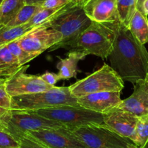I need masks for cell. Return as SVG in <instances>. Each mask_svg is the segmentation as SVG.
I'll use <instances>...</instances> for the list:
<instances>
[{
  "label": "cell",
  "instance_id": "12",
  "mask_svg": "<svg viewBox=\"0 0 148 148\" xmlns=\"http://www.w3.org/2000/svg\"><path fill=\"white\" fill-rule=\"evenodd\" d=\"M103 114L104 124L119 135L130 139L134 143L138 117L118 107Z\"/></svg>",
  "mask_w": 148,
  "mask_h": 148
},
{
  "label": "cell",
  "instance_id": "1",
  "mask_svg": "<svg viewBox=\"0 0 148 148\" xmlns=\"http://www.w3.org/2000/svg\"><path fill=\"white\" fill-rule=\"evenodd\" d=\"M108 59L111 66L124 81L134 84L145 79L148 72V52L129 28L119 23L114 49Z\"/></svg>",
  "mask_w": 148,
  "mask_h": 148
},
{
  "label": "cell",
  "instance_id": "5",
  "mask_svg": "<svg viewBox=\"0 0 148 148\" xmlns=\"http://www.w3.org/2000/svg\"><path fill=\"white\" fill-rule=\"evenodd\" d=\"M124 81L107 64L83 79L69 86L73 95L79 98L90 93L104 91H120L124 88Z\"/></svg>",
  "mask_w": 148,
  "mask_h": 148
},
{
  "label": "cell",
  "instance_id": "20",
  "mask_svg": "<svg viewBox=\"0 0 148 148\" xmlns=\"http://www.w3.org/2000/svg\"><path fill=\"white\" fill-rule=\"evenodd\" d=\"M36 27L30 25L28 23L18 26L7 27L4 26L0 28V47L6 46L9 43L18 40L22 36L31 31Z\"/></svg>",
  "mask_w": 148,
  "mask_h": 148
},
{
  "label": "cell",
  "instance_id": "24",
  "mask_svg": "<svg viewBox=\"0 0 148 148\" xmlns=\"http://www.w3.org/2000/svg\"><path fill=\"white\" fill-rule=\"evenodd\" d=\"M148 142V114L139 116L136 126V137L134 144L143 148Z\"/></svg>",
  "mask_w": 148,
  "mask_h": 148
},
{
  "label": "cell",
  "instance_id": "36",
  "mask_svg": "<svg viewBox=\"0 0 148 148\" xmlns=\"http://www.w3.org/2000/svg\"><path fill=\"white\" fill-rule=\"evenodd\" d=\"M145 80L147 81V82H148V72H147V75H146V77H145Z\"/></svg>",
  "mask_w": 148,
  "mask_h": 148
},
{
  "label": "cell",
  "instance_id": "19",
  "mask_svg": "<svg viewBox=\"0 0 148 148\" xmlns=\"http://www.w3.org/2000/svg\"><path fill=\"white\" fill-rule=\"evenodd\" d=\"M25 4V0H3L0 4V28L7 25Z\"/></svg>",
  "mask_w": 148,
  "mask_h": 148
},
{
  "label": "cell",
  "instance_id": "35",
  "mask_svg": "<svg viewBox=\"0 0 148 148\" xmlns=\"http://www.w3.org/2000/svg\"><path fill=\"white\" fill-rule=\"evenodd\" d=\"M127 148H140V147H137V145H134V143H133V144H132V145H130V146H129Z\"/></svg>",
  "mask_w": 148,
  "mask_h": 148
},
{
  "label": "cell",
  "instance_id": "15",
  "mask_svg": "<svg viewBox=\"0 0 148 148\" xmlns=\"http://www.w3.org/2000/svg\"><path fill=\"white\" fill-rule=\"evenodd\" d=\"M118 108L132 113L136 116L148 114V82L141 79L134 84V92L127 99L122 100Z\"/></svg>",
  "mask_w": 148,
  "mask_h": 148
},
{
  "label": "cell",
  "instance_id": "30",
  "mask_svg": "<svg viewBox=\"0 0 148 148\" xmlns=\"http://www.w3.org/2000/svg\"><path fill=\"white\" fill-rule=\"evenodd\" d=\"M46 0H25L26 4L30 5H40L43 4Z\"/></svg>",
  "mask_w": 148,
  "mask_h": 148
},
{
  "label": "cell",
  "instance_id": "34",
  "mask_svg": "<svg viewBox=\"0 0 148 148\" xmlns=\"http://www.w3.org/2000/svg\"><path fill=\"white\" fill-rule=\"evenodd\" d=\"M4 82H5V79L2 77H0V85H4Z\"/></svg>",
  "mask_w": 148,
  "mask_h": 148
},
{
  "label": "cell",
  "instance_id": "13",
  "mask_svg": "<svg viewBox=\"0 0 148 148\" xmlns=\"http://www.w3.org/2000/svg\"><path fill=\"white\" fill-rule=\"evenodd\" d=\"M121 101L120 91L94 92L77 98V102L80 106L101 114L118 107Z\"/></svg>",
  "mask_w": 148,
  "mask_h": 148
},
{
  "label": "cell",
  "instance_id": "18",
  "mask_svg": "<svg viewBox=\"0 0 148 148\" xmlns=\"http://www.w3.org/2000/svg\"><path fill=\"white\" fill-rule=\"evenodd\" d=\"M21 66L17 58L10 52L7 46L0 47V77H10L15 74Z\"/></svg>",
  "mask_w": 148,
  "mask_h": 148
},
{
  "label": "cell",
  "instance_id": "4",
  "mask_svg": "<svg viewBox=\"0 0 148 148\" xmlns=\"http://www.w3.org/2000/svg\"><path fill=\"white\" fill-rule=\"evenodd\" d=\"M62 106H80L69 87H53L47 90L12 97V110L36 111Z\"/></svg>",
  "mask_w": 148,
  "mask_h": 148
},
{
  "label": "cell",
  "instance_id": "7",
  "mask_svg": "<svg viewBox=\"0 0 148 148\" xmlns=\"http://www.w3.org/2000/svg\"><path fill=\"white\" fill-rule=\"evenodd\" d=\"M30 111L57 121L68 130L90 124H104L103 114L90 111L82 106H62Z\"/></svg>",
  "mask_w": 148,
  "mask_h": 148
},
{
  "label": "cell",
  "instance_id": "16",
  "mask_svg": "<svg viewBox=\"0 0 148 148\" xmlns=\"http://www.w3.org/2000/svg\"><path fill=\"white\" fill-rule=\"evenodd\" d=\"M88 56L85 52L82 51H71L65 59H60L56 67L59 69V75L62 79H69L76 77L77 74V64L82 59Z\"/></svg>",
  "mask_w": 148,
  "mask_h": 148
},
{
  "label": "cell",
  "instance_id": "33",
  "mask_svg": "<svg viewBox=\"0 0 148 148\" xmlns=\"http://www.w3.org/2000/svg\"><path fill=\"white\" fill-rule=\"evenodd\" d=\"M144 1H145V0H137V9H139L140 10H141L142 5H143Z\"/></svg>",
  "mask_w": 148,
  "mask_h": 148
},
{
  "label": "cell",
  "instance_id": "25",
  "mask_svg": "<svg viewBox=\"0 0 148 148\" xmlns=\"http://www.w3.org/2000/svg\"><path fill=\"white\" fill-rule=\"evenodd\" d=\"M6 46L8 48L9 50L10 51V52L17 58L21 66L27 64L28 62H30V61L36 58V56L25 51L20 46V43H19L17 40L10 42V43H9Z\"/></svg>",
  "mask_w": 148,
  "mask_h": 148
},
{
  "label": "cell",
  "instance_id": "32",
  "mask_svg": "<svg viewBox=\"0 0 148 148\" xmlns=\"http://www.w3.org/2000/svg\"><path fill=\"white\" fill-rule=\"evenodd\" d=\"M87 0H72L71 2L73 3L75 5L77 6H83V4H85V2Z\"/></svg>",
  "mask_w": 148,
  "mask_h": 148
},
{
  "label": "cell",
  "instance_id": "38",
  "mask_svg": "<svg viewBox=\"0 0 148 148\" xmlns=\"http://www.w3.org/2000/svg\"><path fill=\"white\" fill-rule=\"evenodd\" d=\"M2 1H3V0H0V4H1V3L2 2Z\"/></svg>",
  "mask_w": 148,
  "mask_h": 148
},
{
  "label": "cell",
  "instance_id": "23",
  "mask_svg": "<svg viewBox=\"0 0 148 148\" xmlns=\"http://www.w3.org/2000/svg\"><path fill=\"white\" fill-rule=\"evenodd\" d=\"M42 8L40 5H30L25 4L21 10H20L17 15L8 23L6 26L12 27V26H18L26 24L28 23L32 17Z\"/></svg>",
  "mask_w": 148,
  "mask_h": 148
},
{
  "label": "cell",
  "instance_id": "14",
  "mask_svg": "<svg viewBox=\"0 0 148 148\" xmlns=\"http://www.w3.org/2000/svg\"><path fill=\"white\" fill-rule=\"evenodd\" d=\"M86 15L93 22H119L116 0H87L82 6Z\"/></svg>",
  "mask_w": 148,
  "mask_h": 148
},
{
  "label": "cell",
  "instance_id": "9",
  "mask_svg": "<svg viewBox=\"0 0 148 148\" xmlns=\"http://www.w3.org/2000/svg\"><path fill=\"white\" fill-rule=\"evenodd\" d=\"M49 21L37 26L17 40L25 51L36 57L62 39V34L50 27Z\"/></svg>",
  "mask_w": 148,
  "mask_h": 148
},
{
  "label": "cell",
  "instance_id": "21",
  "mask_svg": "<svg viewBox=\"0 0 148 148\" xmlns=\"http://www.w3.org/2000/svg\"><path fill=\"white\" fill-rule=\"evenodd\" d=\"M137 7V0H116L119 20L122 25L128 28Z\"/></svg>",
  "mask_w": 148,
  "mask_h": 148
},
{
  "label": "cell",
  "instance_id": "26",
  "mask_svg": "<svg viewBox=\"0 0 148 148\" xmlns=\"http://www.w3.org/2000/svg\"><path fill=\"white\" fill-rule=\"evenodd\" d=\"M20 143L8 130L0 124V148H18Z\"/></svg>",
  "mask_w": 148,
  "mask_h": 148
},
{
  "label": "cell",
  "instance_id": "27",
  "mask_svg": "<svg viewBox=\"0 0 148 148\" xmlns=\"http://www.w3.org/2000/svg\"><path fill=\"white\" fill-rule=\"evenodd\" d=\"M12 110V97L7 92L4 84L0 85V120Z\"/></svg>",
  "mask_w": 148,
  "mask_h": 148
},
{
  "label": "cell",
  "instance_id": "3",
  "mask_svg": "<svg viewBox=\"0 0 148 148\" xmlns=\"http://www.w3.org/2000/svg\"><path fill=\"white\" fill-rule=\"evenodd\" d=\"M92 22L86 15L82 6L72 4L49 21L50 27L62 36V40L51 48L49 51L59 48L70 50L78 37L90 25Z\"/></svg>",
  "mask_w": 148,
  "mask_h": 148
},
{
  "label": "cell",
  "instance_id": "17",
  "mask_svg": "<svg viewBox=\"0 0 148 148\" xmlns=\"http://www.w3.org/2000/svg\"><path fill=\"white\" fill-rule=\"evenodd\" d=\"M129 30L141 44L145 45L148 42V19L141 10L137 9L130 20Z\"/></svg>",
  "mask_w": 148,
  "mask_h": 148
},
{
  "label": "cell",
  "instance_id": "31",
  "mask_svg": "<svg viewBox=\"0 0 148 148\" xmlns=\"http://www.w3.org/2000/svg\"><path fill=\"white\" fill-rule=\"evenodd\" d=\"M141 11L146 15H148V0H145L142 5Z\"/></svg>",
  "mask_w": 148,
  "mask_h": 148
},
{
  "label": "cell",
  "instance_id": "10",
  "mask_svg": "<svg viewBox=\"0 0 148 148\" xmlns=\"http://www.w3.org/2000/svg\"><path fill=\"white\" fill-rule=\"evenodd\" d=\"M29 65H23L15 74L5 79V88L11 97L42 92L53 88L48 85L40 76L26 73Z\"/></svg>",
  "mask_w": 148,
  "mask_h": 148
},
{
  "label": "cell",
  "instance_id": "6",
  "mask_svg": "<svg viewBox=\"0 0 148 148\" xmlns=\"http://www.w3.org/2000/svg\"><path fill=\"white\" fill-rule=\"evenodd\" d=\"M0 124L5 127L17 140H20L30 132L66 128L60 123L33 111L21 110H12L0 120Z\"/></svg>",
  "mask_w": 148,
  "mask_h": 148
},
{
  "label": "cell",
  "instance_id": "37",
  "mask_svg": "<svg viewBox=\"0 0 148 148\" xmlns=\"http://www.w3.org/2000/svg\"><path fill=\"white\" fill-rule=\"evenodd\" d=\"M143 148H148V142H147V144H146L145 145L144 147H143Z\"/></svg>",
  "mask_w": 148,
  "mask_h": 148
},
{
  "label": "cell",
  "instance_id": "2",
  "mask_svg": "<svg viewBox=\"0 0 148 148\" xmlns=\"http://www.w3.org/2000/svg\"><path fill=\"white\" fill-rule=\"evenodd\" d=\"M119 22L98 23L90 25L80 34L71 47L70 51L78 50L92 54L102 59H108L114 49Z\"/></svg>",
  "mask_w": 148,
  "mask_h": 148
},
{
  "label": "cell",
  "instance_id": "29",
  "mask_svg": "<svg viewBox=\"0 0 148 148\" xmlns=\"http://www.w3.org/2000/svg\"><path fill=\"white\" fill-rule=\"evenodd\" d=\"M72 0H46L41 4L42 8H55L64 6L71 2Z\"/></svg>",
  "mask_w": 148,
  "mask_h": 148
},
{
  "label": "cell",
  "instance_id": "22",
  "mask_svg": "<svg viewBox=\"0 0 148 148\" xmlns=\"http://www.w3.org/2000/svg\"><path fill=\"white\" fill-rule=\"evenodd\" d=\"M73 3L70 2L64 6L59 7H55V8H41L33 17L31 20L28 22L30 25L33 27H37L40 25L45 23H47L52 18L62 12L64 10L71 6Z\"/></svg>",
  "mask_w": 148,
  "mask_h": 148
},
{
  "label": "cell",
  "instance_id": "8",
  "mask_svg": "<svg viewBox=\"0 0 148 148\" xmlns=\"http://www.w3.org/2000/svg\"><path fill=\"white\" fill-rule=\"evenodd\" d=\"M69 130L87 148H127L134 143L104 124H90Z\"/></svg>",
  "mask_w": 148,
  "mask_h": 148
},
{
  "label": "cell",
  "instance_id": "11",
  "mask_svg": "<svg viewBox=\"0 0 148 148\" xmlns=\"http://www.w3.org/2000/svg\"><path fill=\"white\" fill-rule=\"evenodd\" d=\"M25 137L32 139L44 148H87L66 128L30 132Z\"/></svg>",
  "mask_w": 148,
  "mask_h": 148
},
{
  "label": "cell",
  "instance_id": "28",
  "mask_svg": "<svg viewBox=\"0 0 148 148\" xmlns=\"http://www.w3.org/2000/svg\"><path fill=\"white\" fill-rule=\"evenodd\" d=\"M41 79L44 81L45 82L48 84V85H51V86L55 87L56 84L58 81L61 80V77L59 75V74L53 73V72H46L44 74L40 75Z\"/></svg>",
  "mask_w": 148,
  "mask_h": 148
}]
</instances>
